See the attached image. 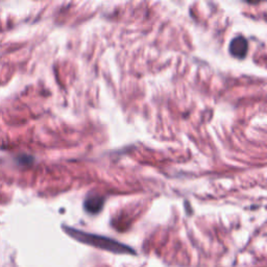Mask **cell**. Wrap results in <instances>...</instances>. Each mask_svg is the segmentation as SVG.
Masks as SVG:
<instances>
[{
	"label": "cell",
	"mask_w": 267,
	"mask_h": 267,
	"mask_svg": "<svg viewBox=\"0 0 267 267\" xmlns=\"http://www.w3.org/2000/svg\"><path fill=\"white\" fill-rule=\"evenodd\" d=\"M66 232L74 239L78 240L83 243L86 244H90L95 247L101 248V250L105 251H110L113 253H119V254H124V253H133L131 248H129L127 245H123L119 243L118 241H115L113 239L102 237V236H97L93 234H88L85 232H81L78 230L74 229H70L66 228Z\"/></svg>",
	"instance_id": "cell-1"
},
{
	"label": "cell",
	"mask_w": 267,
	"mask_h": 267,
	"mask_svg": "<svg viewBox=\"0 0 267 267\" xmlns=\"http://www.w3.org/2000/svg\"><path fill=\"white\" fill-rule=\"evenodd\" d=\"M247 48H248L247 41L244 37H242V35H238V37L233 39L230 44L231 55L239 59H242L246 56Z\"/></svg>",
	"instance_id": "cell-2"
},
{
	"label": "cell",
	"mask_w": 267,
	"mask_h": 267,
	"mask_svg": "<svg viewBox=\"0 0 267 267\" xmlns=\"http://www.w3.org/2000/svg\"><path fill=\"white\" fill-rule=\"evenodd\" d=\"M103 203V198L100 197V195H91V197L88 198L85 201V209L89 213L96 214V213H99L101 210Z\"/></svg>",
	"instance_id": "cell-3"
}]
</instances>
